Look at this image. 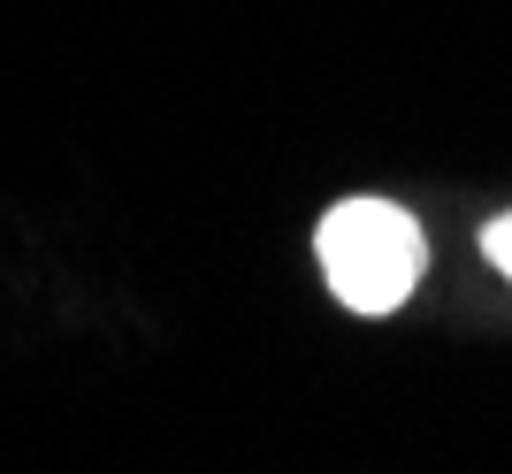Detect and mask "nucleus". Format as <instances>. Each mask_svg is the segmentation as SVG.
<instances>
[{
	"instance_id": "2",
	"label": "nucleus",
	"mask_w": 512,
	"mask_h": 474,
	"mask_svg": "<svg viewBox=\"0 0 512 474\" xmlns=\"http://www.w3.org/2000/svg\"><path fill=\"white\" fill-rule=\"evenodd\" d=\"M482 253H490V268H505V283H512V215H497L490 230H482Z\"/></svg>"
},
{
	"instance_id": "1",
	"label": "nucleus",
	"mask_w": 512,
	"mask_h": 474,
	"mask_svg": "<svg viewBox=\"0 0 512 474\" xmlns=\"http://www.w3.org/2000/svg\"><path fill=\"white\" fill-rule=\"evenodd\" d=\"M314 253H321L329 291L352 314H398L428 268L421 222L406 207H390V199H344V207H329L314 230Z\"/></svg>"
}]
</instances>
